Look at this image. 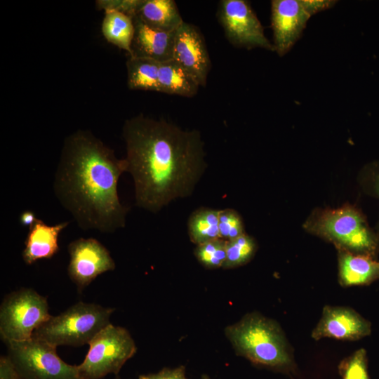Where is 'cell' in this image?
<instances>
[{
    "mask_svg": "<svg viewBox=\"0 0 379 379\" xmlns=\"http://www.w3.org/2000/svg\"><path fill=\"white\" fill-rule=\"evenodd\" d=\"M122 136L137 206L157 213L192 193L206 168L198 131L139 114L125 121Z\"/></svg>",
    "mask_w": 379,
    "mask_h": 379,
    "instance_id": "1",
    "label": "cell"
},
{
    "mask_svg": "<svg viewBox=\"0 0 379 379\" xmlns=\"http://www.w3.org/2000/svg\"><path fill=\"white\" fill-rule=\"evenodd\" d=\"M124 172V159L91 132L78 130L64 140L53 190L80 229L113 233L125 227L128 211L117 191Z\"/></svg>",
    "mask_w": 379,
    "mask_h": 379,
    "instance_id": "2",
    "label": "cell"
},
{
    "mask_svg": "<svg viewBox=\"0 0 379 379\" xmlns=\"http://www.w3.org/2000/svg\"><path fill=\"white\" fill-rule=\"evenodd\" d=\"M225 334L236 354L253 364L289 375L296 373L293 348L276 320L247 313L227 326Z\"/></svg>",
    "mask_w": 379,
    "mask_h": 379,
    "instance_id": "3",
    "label": "cell"
},
{
    "mask_svg": "<svg viewBox=\"0 0 379 379\" xmlns=\"http://www.w3.org/2000/svg\"><path fill=\"white\" fill-rule=\"evenodd\" d=\"M303 227L308 232L332 243L337 251L374 258L379 253V236L352 206L314 211Z\"/></svg>",
    "mask_w": 379,
    "mask_h": 379,
    "instance_id": "4",
    "label": "cell"
},
{
    "mask_svg": "<svg viewBox=\"0 0 379 379\" xmlns=\"http://www.w3.org/2000/svg\"><path fill=\"white\" fill-rule=\"evenodd\" d=\"M114 308L96 303L78 302L65 312L51 317L33 333V338L56 347H80L88 344L110 324Z\"/></svg>",
    "mask_w": 379,
    "mask_h": 379,
    "instance_id": "5",
    "label": "cell"
},
{
    "mask_svg": "<svg viewBox=\"0 0 379 379\" xmlns=\"http://www.w3.org/2000/svg\"><path fill=\"white\" fill-rule=\"evenodd\" d=\"M88 345L83 362L77 365L79 379H100L109 373L117 375L137 351L129 331L111 323Z\"/></svg>",
    "mask_w": 379,
    "mask_h": 379,
    "instance_id": "6",
    "label": "cell"
},
{
    "mask_svg": "<svg viewBox=\"0 0 379 379\" xmlns=\"http://www.w3.org/2000/svg\"><path fill=\"white\" fill-rule=\"evenodd\" d=\"M46 297L29 288L8 294L0 307V335L5 343L32 338L36 329L50 317Z\"/></svg>",
    "mask_w": 379,
    "mask_h": 379,
    "instance_id": "7",
    "label": "cell"
},
{
    "mask_svg": "<svg viewBox=\"0 0 379 379\" xmlns=\"http://www.w3.org/2000/svg\"><path fill=\"white\" fill-rule=\"evenodd\" d=\"M20 379H79L77 365L65 362L56 347L41 340L6 343Z\"/></svg>",
    "mask_w": 379,
    "mask_h": 379,
    "instance_id": "8",
    "label": "cell"
},
{
    "mask_svg": "<svg viewBox=\"0 0 379 379\" xmlns=\"http://www.w3.org/2000/svg\"><path fill=\"white\" fill-rule=\"evenodd\" d=\"M332 0H273L271 22L274 51L279 56L286 54L301 36L310 17L333 7Z\"/></svg>",
    "mask_w": 379,
    "mask_h": 379,
    "instance_id": "9",
    "label": "cell"
},
{
    "mask_svg": "<svg viewBox=\"0 0 379 379\" xmlns=\"http://www.w3.org/2000/svg\"><path fill=\"white\" fill-rule=\"evenodd\" d=\"M218 17L227 39L232 45L274 51V44L265 36L264 28L248 1H220Z\"/></svg>",
    "mask_w": 379,
    "mask_h": 379,
    "instance_id": "10",
    "label": "cell"
},
{
    "mask_svg": "<svg viewBox=\"0 0 379 379\" xmlns=\"http://www.w3.org/2000/svg\"><path fill=\"white\" fill-rule=\"evenodd\" d=\"M67 248L68 275L79 292L98 276L116 267L108 249L95 238L77 239L69 244Z\"/></svg>",
    "mask_w": 379,
    "mask_h": 379,
    "instance_id": "11",
    "label": "cell"
},
{
    "mask_svg": "<svg viewBox=\"0 0 379 379\" xmlns=\"http://www.w3.org/2000/svg\"><path fill=\"white\" fill-rule=\"evenodd\" d=\"M371 333V323L352 307L326 305L311 333L314 340L357 341Z\"/></svg>",
    "mask_w": 379,
    "mask_h": 379,
    "instance_id": "12",
    "label": "cell"
},
{
    "mask_svg": "<svg viewBox=\"0 0 379 379\" xmlns=\"http://www.w3.org/2000/svg\"><path fill=\"white\" fill-rule=\"evenodd\" d=\"M173 60L190 72L200 86H205L211 60L203 36L193 25L185 21L176 29Z\"/></svg>",
    "mask_w": 379,
    "mask_h": 379,
    "instance_id": "13",
    "label": "cell"
},
{
    "mask_svg": "<svg viewBox=\"0 0 379 379\" xmlns=\"http://www.w3.org/2000/svg\"><path fill=\"white\" fill-rule=\"evenodd\" d=\"M135 32L128 55L147 58L159 62L172 59L175 31L165 32L133 18Z\"/></svg>",
    "mask_w": 379,
    "mask_h": 379,
    "instance_id": "14",
    "label": "cell"
},
{
    "mask_svg": "<svg viewBox=\"0 0 379 379\" xmlns=\"http://www.w3.org/2000/svg\"><path fill=\"white\" fill-rule=\"evenodd\" d=\"M69 223V221H65L49 225L38 219L29 227L22 253L24 262L32 265L39 260L53 258L60 250L59 235Z\"/></svg>",
    "mask_w": 379,
    "mask_h": 379,
    "instance_id": "15",
    "label": "cell"
},
{
    "mask_svg": "<svg viewBox=\"0 0 379 379\" xmlns=\"http://www.w3.org/2000/svg\"><path fill=\"white\" fill-rule=\"evenodd\" d=\"M338 280L342 287L367 286L379 279V260L338 251Z\"/></svg>",
    "mask_w": 379,
    "mask_h": 379,
    "instance_id": "16",
    "label": "cell"
},
{
    "mask_svg": "<svg viewBox=\"0 0 379 379\" xmlns=\"http://www.w3.org/2000/svg\"><path fill=\"white\" fill-rule=\"evenodd\" d=\"M134 17L165 32L175 31L184 22L173 0H142Z\"/></svg>",
    "mask_w": 379,
    "mask_h": 379,
    "instance_id": "17",
    "label": "cell"
},
{
    "mask_svg": "<svg viewBox=\"0 0 379 379\" xmlns=\"http://www.w3.org/2000/svg\"><path fill=\"white\" fill-rule=\"evenodd\" d=\"M159 92L187 98L193 97L200 85L196 79L174 60L160 62Z\"/></svg>",
    "mask_w": 379,
    "mask_h": 379,
    "instance_id": "18",
    "label": "cell"
},
{
    "mask_svg": "<svg viewBox=\"0 0 379 379\" xmlns=\"http://www.w3.org/2000/svg\"><path fill=\"white\" fill-rule=\"evenodd\" d=\"M101 30L109 43L130 54L135 32L133 20L131 16L117 10H105Z\"/></svg>",
    "mask_w": 379,
    "mask_h": 379,
    "instance_id": "19",
    "label": "cell"
},
{
    "mask_svg": "<svg viewBox=\"0 0 379 379\" xmlns=\"http://www.w3.org/2000/svg\"><path fill=\"white\" fill-rule=\"evenodd\" d=\"M159 62L150 58L128 55L126 61L128 88L159 92Z\"/></svg>",
    "mask_w": 379,
    "mask_h": 379,
    "instance_id": "20",
    "label": "cell"
},
{
    "mask_svg": "<svg viewBox=\"0 0 379 379\" xmlns=\"http://www.w3.org/2000/svg\"><path fill=\"white\" fill-rule=\"evenodd\" d=\"M220 210L201 208L195 211L188 220L190 240L197 246L220 238L218 228Z\"/></svg>",
    "mask_w": 379,
    "mask_h": 379,
    "instance_id": "21",
    "label": "cell"
},
{
    "mask_svg": "<svg viewBox=\"0 0 379 379\" xmlns=\"http://www.w3.org/2000/svg\"><path fill=\"white\" fill-rule=\"evenodd\" d=\"M255 240L246 233L227 241L226 260L223 269L236 268L251 260L257 251Z\"/></svg>",
    "mask_w": 379,
    "mask_h": 379,
    "instance_id": "22",
    "label": "cell"
},
{
    "mask_svg": "<svg viewBox=\"0 0 379 379\" xmlns=\"http://www.w3.org/2000/svg\"><path fill=\"white\" fill-rule=\"evenodd\" d=\"M227 240L215 239L197 246L194 255L204 267L218 269L222 267L226 260Z\"/></svg>",
    "mask_w": 379,
    "mask_h": 379,
    "instance_id": "23",
    "label": "cell"
},
{
    "mask_svg": "<svg viewBox=\"0 0 379 379\" xmlns=\"http://www.w3.org/2000/svg\"><path fill=\"white\" fill-rule=\"evenodd\" d=\"M338 371L342 379H370L366 350L360 348L341 360Z\"/></svg>",
    "mask_w": 379,
    "mask_h": 379,
    "instance_id": "24",
    "label": "cell"
},
{
    "mask_svg": "<svg viewBox=\"0 0 379 379\" xmlns=\"http://www.w3.org/2000/svg\"><path fill=\"white\" fill-rule=\"evenodd\" d=\"M218 228L220 237L227 241L245 234L241 216L231 208L220 210Z\"/></svg>",
    "mask_w": 379,
    "mask_h": 379,
    "instance_id": "25",
    "label": "cell"
},
{
    "mask_svg": "<svg viewBox=\"0 0 379 379\" xmlns=\"http://www.w3.org/2000/svg\"><path fill=\"white\" fill-rule=\"evenodd\" d=\"M142 0H102L97 1L98 7L105 10L121 11L132 18L136 15Z\"/></svg>",
    "mask_w": 379,
    "mask_h": 379,
    "instance_id": "26",
    "label": "cell"
},
{
    "mask_svg": "<svg viewBox=\"0 0 379 379\" xmlns=\"http://www.w3.org/2000/svg\"><path fill=\"white\" fill-rule=\"evenodd\" d=\"M138 379H187L185 367L180 366L174 368H164L157 373L140 375Z\"/></svg>",
    "mask_w": 379,
    "mask_h": 379,
    "instance_id": "27",
    "label": "cell"
},
{
    "mask_svg": "<svg viewBox=\"0 0 379 379\" xmlns=\"http://www.w3.org/2000/svg\"><path fill=\"white\" fill-rule=\"evenodd\" d=\"M0 379H20L12 360L8 355L0 357Z\"/></svg>",
    "mask_w": 379,
    "mask_h": 379,
    "instance_id": "28",
    "label": "cell"
},
{
    "mask_svg": "<svg viewBox=\"0 0 379 379\" xmlns=\"http://www.w3.org/2000/svg\"><path fill=\"white\" fill-rule=\"evenodd\" d=\"M38 220L34 213L29 210L24 211L20 215V223L24 227H30Z\"/></svg>",
    "mask_w": 379,
    "mask_h": 379,
    "instance_id": "29",
    "label": "cell"
},
{
    "mask_svg": "<svg viewBox=\"0 0 379 379\" xmlns=\"http://www.w3.org/2000/svg\"><path fill=\"white\" fill-rule=\"evenodd\" d=\"M373 167V173L371 178L372 187L375 194L379 197V164L375 165Z\"/></svg>",
    "mask_w": 379,
    "mask_h": 379,
    "instance_id": "30",
    "label": "cell"
},
{
    "mask_svg": "<svg viewBox=\"0 0 379 379\" xmlns=\"http://www.w3.org/2000/svg\"><path fill=\"white\" fill-rule=\"evenodd\" d=\"M201 379H212L207 374H203L201 377Z\"/></svg>",
    "mask_w": 379,
    "mask_h": 379,
    "instance_id": "31",
    "label": "cell"
}]
</instances>
